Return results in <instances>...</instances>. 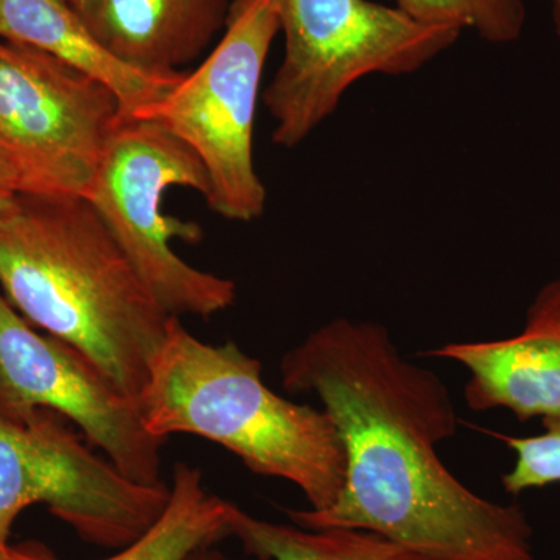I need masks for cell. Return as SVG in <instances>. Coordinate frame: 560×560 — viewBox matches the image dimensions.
<instances>
[{
    "instance_id": "6da1fadb",
    "label": "cell",
    "mask_w": 560,
    "mask_h": 560,
    "mask_svg": "<svg viewBox=\"0 0 560 560\" xmlns=\"http://www.w3.org/2000/svg\"><path fill=\"white\" fill-rule=\"evenodd\" d=\"M280 377L318 397L346 453L337 501L287 511L294 525L371 530L423 560H536L523 508L471 492L438 456L458 429L451 390L401 357L385 326L331 319L283 355Z\"/></svg>"
},
{
    "instance_id": "7a4b0ae2",
    "label": "cell",
    "mask_w": 560,
    "mask_h": 560,
    "mask_svg": "<svg viewBox=\"0 0 560 560\" xmlns=\"http://www.w3.org/2000/svg\"><path fill=\"white\" fill-rule=\"evenodd\" d=\"M0 291L22 318L80 350L135 399L175 318L86 198H20L0 221Z\"/></svg>"
},
{
    "instance_id": "3957f363",
    "label": "cell",
    "mask_w": 560,
    "mask_h": 560,
    "mask_svg": "<svg viewBox=\"0 0 560 560\" xmlns=\"http://www.w3.org/2000/svg\"><path fill=\"white\" fill-rule=\"evenodd\" d=\"M138 400L154 438L215 442L254 474L293 482L313 511L330 508L345 486V445L330 416L283 399L265 385L259 360L232 341L198 340L179 318L171 319Z\"/></svg>"
},
{
    "instance_id": "277c9868",
    "label": "cell",
    "mask_w": 560,
    "mask_h": 560,
    "mask_svg": "<svg viewBox=\"0 0 560 560\" xmlns=\"http://www.w3.org/2000/svg\"><path fill=\"white\" fill-rule=\"evenodd\" d=\"M283 57L261 98L272 142L301 145L368 75H410L451 49L459 28L371 0H275Z\"/></svg>"
},
{
    "instance_id": "5b68a950",
    "label": "cell",
    "mask_w": 560,
    "mask_h": 560,
    "mask_svg": "<svg viewBox=\"0 0 560 560\" xmlns=\"http://www.w3.org/2000/svg\"><path fill=\"white\" fill-rule=\"evenodd\" d=\"M172 187L208 197L200 158L160 121L125 119L86 200L168 315L210 318L234 304L237 287L191 267L173 249L175 241L201 242L205 232L195 221L165 215Z\"/></svg>"
},
{
    "instance_id": "8992f818",
    "label": "cell",
    "mask_w": 560,
    "mask_h": 560,
    "mask_svg": "<svg viewBox=\"0 0 560 560\" xmlns=\"http://www.w3.org/2000/svg\"><path fill=\"white\" fill-rule=\"evenodd\" d=\"M125 119L103 81L0 39V171L14 194L88 198Z\"/></svg>"
},
{
    "instance_id": "52a82bcc",
    "label": "cell",
    "mask_w": 560,
    "mask_h": 560,
    "mask_svg": "<svg viewBox=\"0 0 560 560\" xmlns=\"http://www.w3.org/2000/svg\"><path fill=\"white\" fill-rule=\"evenodd\" d=\"M278 35L275 0H232L217 46L145 117L200 158L209 178V209L237 223L259 219L267 206V189L254 165V124Z\"/></svg>"
},
{
    "instance_id": "ba28073f",
    "label": "cell",
    "mask_w": 560,
    "mask_h": 560,
    "mask_svg": "<svg viewBox=\"0 0 560 560\" xmlns=\"http://www.w3.org/2000/svg\"><path fill=\"white\" fill-rule=\"evenodd\" d=\"M50 411L18 420L0 412V548L25 508L46 504L81 539L124 548L167 506V485L147 486L95 455Z\"/></svg>"
},
{
    "instance_id": "9c48e42d",
    "label": "cell",
    "mask_w": 560,
    "mask_h": 560,
    "mask_svg": "<svg viewBox=\"0 0 560 560\" xmlns=\"http://www.w3.org/2000/svg\"><path fill=\"white\" fill-rule=\"evenodd\" d=\"M50 411L75 423L120 474L164 485L161 451L140 404L80 350L33 327L0 291V412L24 420Z\"/></svg>"
},
{
    "instance_id": "30bf717a",
    "label": "cell",
    "mask_w": 560,
    "mask_h": 560,
    "mask_svg": "<svg viewBox=\"0 0 560 560\" xmlns=\"http://www.w3.org/2000/svg\"><path fill=\"white\" fill-rule=\"evenodd\" d=\"M425 355L452 360L469 371L467 405L501 408L521 422L560 419V278L541 287L521 334L504 340L451 342Z\"/></svg>"
},
{
    "instance_id": "8fae6325",
    "label": "cell",
    "mask_w": 560,
    "mask_h": 560,
    "mask_svg": "<svg viewBox=\"0 0 560 560\" xmlns=\"http://www.w3.org/2000/svg\"><path fill=\"white\" fill-rule=\"evenodd\" d=\"M232 0H83L75 7L117 60L153 75H176L226 27Z\"/></svg>"
},
{
    "instance_id": "7c38bea8",
    "label": "cell",
    "mask_w": 560,
    "mask_h": 560,
    "mask_svg": "<svg viewBox=\"0 0 560 560\" xmlns=\"http://www.w3.org/2000/svg\"><path fill=\"white\" fill-rule=\"evenodd\" d=\"M0 39L38 50L103 81L127 119H145L183 73L153 75L117 60L66 0H0Z\"/></svg>"
},
{
    "instance_id": "4fadbf2b",
    "label": "cell",
    "mask_w": 560,
    "mask_h": 560,
    "mask_svg": "<svg viewBox=\"0 0 560 560\" xmlns=\"http://www.w3.org/2000/svg\"><path fill=\"white\" fill-rule=\"evenodd\" d=\"M232 508L230 501L206 490L200 470L178 463L160 518L139 539L105 560H186L191 552L231 537ZM39 560L50 559L40 556Z\"/></svg>"
},
{
    "instance_id": "5bb4252c",
    "label": "cell",
    "mask_w": 560,
    "mask_h": 560,
    "mask_svg": "<svg viewBox=\"0 0 560 560\" xmlns=\"http://www.w3.org/2000/svg\"><path fill=\"white\" fill-rule=\"evenodd\" d=\"M231 536L259 560H423L371 530L278 525L232 508Z\"/></svg>"
},
{
    "instance_id": "9a60e30c",
    "label": "cell",
    "mask_w": 560,
    "mask_h": 560,
    "mask_svg": "<svg viewBox=\"0 0 560 560\" xmlns=\"http://www.w3.org/2000/svg\"><path fill=\"white\" fill-rule=\"evenodd\" d=\"M396 7L429 24L477 32L493 44L521 38L526 24L522 0H396Z\"/></svg>"
},
{
    "instance_id": "2e32d148",
    "label": "cell",
    "mask_w": 560,
    "mask_h": 560,
    "mask_svg": "<svg viewBox=\"0 0 560 560\" xmlns=\"http://www.w3.org/2000/svg\"><path fill=\"white\" fill-rule=\"evenodd\" d=\"M541 423L544 431L534 436L495 434L515 453L514 466L501 477L510 495L560 482V419H544Z\"/></svg>"
},
{
    "instance_id": "e0dca14e",
    "label": "cell",
    "mask_w": 560,
    "mask_h": 560,
    "mask_svg": "<svg viewBox=\"0 0 560 560\" xmlns=\"http://www.w3.org/2000/svg\"><path fill=\"white\" fill-rule=\"evenodd\" d=\"M20 195L0 186V221L5 220L14 212V209L20 205Z\"/></svg>"
},
{
    "instance_id": "ac0fdd59",
    "label": "cell",
    "mask_w": 560,
    "mask_h": 560,
    "mask_svg": "<svg viewBox=\"0 0 560 560\" xmlns=\"http://www.w3.org/2000/svg\"><path fill=\"white\" fill-rule=\"evenodd\" d=\"M40 556L33 555V552H25L21 550H14L10 545L0 548V560H39Z\"/></svg>"
},
{
    "instance_id": "d6986e66",
    "label": "cell",
    "mask_w": 560,
    "mask_h": 560,
    "mask_svg": "<svg viewBox=\"0 0 560 560\" xmlns=\"http://www.w3.org/2000/svg\"><path fill=\"white\" fill-rule=\"evenodd\" d=\"M186 560H234L228 556L221 555L220 551L212 550V547L201 548V550L191 552Z\"/></svg>"
},
{
    "instance_id": "ffe728a7",
    "label": "cell",
    "mask_w": 560,
    "mask_h": 560,
    "mask_svg": "<svg viewBox=\"0 0 560 560\" xmlns=\"http://www.w3.org/2000/svg\"><path fill=\"white\" fill-rule=\"evenodd\" d=\"M552 11V22H555L556 36L560 44V0H550Z\"/></svg>"
},
{
    "instance_id": "44dd1931",
    "label": "cell",
    "mask_w": 560,
    "mask_h": 560,
    "mask_svg": "<svg viewBox=\"0 0 560 560\" xmlns=\"http://www.w3.org/2000/svg\"><path fill=\"white\" fill-rule=\"evenodd\" d=\"M0 186L5 187V189L11 190V187L9 186V183H7L5 176H3L2 171H0ZM13 191V190H11Z\"/></svg>"
},
{
    "instance_id": "7402d4cb",
    "label": "cell",
    "mask_w": 560,
    "mask_h": 560,
    "mask_svg": "<svg viewBox=\"0 0 560 560\" xmlns=\"http://www.w3.org/2000/svg\"><path fill=\"white\" fill-rule=\"evenodd\" d=\"M66 2L70 3V5H72L73 9H75V7L80 5V3L83 2V0H66Z\"/></svg>"
}]
</instances>
